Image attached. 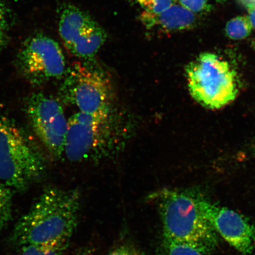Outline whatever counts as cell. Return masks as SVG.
<instances>
[{
    "mask_svg": "<svg viewBox=\"0 0 255 255\" xmlns=\"http://www.w3.org/2000/svg\"><path fill=\"white\" fill-rule=\"evenodd\" d=\"M80 201L78 190L48 188L19 220L11 241L22 247L70 239L78 224Z\"/></svg>",
    "mask_w": 255,
    "mask_h": 255,
    "instance_id": "obj_1",
    "label": "cell"
},
{
    "mask_svg": "<svg viewBox=\"0 0 255 255\" xmlns=\"http://www.w3.org/2000/svg\"><path fill=\"white\" fill-rule=\"evenodd\" d=\"M128 129L114 108L97 113L80 111L68 120L64 153L71 161L103 160L123 147Z\"/></svg>",
    "mask_w": 255,
    "mask_h": 255,
    "instance_id": "obj_2",
    "label": "cell"
},
{
    "mask_svg": "<svg viewBox=\"0 0 255 255\" xmlns=\"http://www.w3.org/2000/svg\"><path fill=\"white\" fill-rule=\"evenodd\" d=\"M198 193L193 189H164L149 199L158 206L164 238L190 244L209 254L218 245V234L201 210Z\"/></svg>",
    "mask_w": 255,
    "mask_h": 255,
    "instance_id": "obj_3",
    "label": "cell"
},
{
    "mask_svg": "<svg viewBox=\"0 0 255 255\" xmlns=\"http://www.w3.org/2000/svg\"><path fill=\"white\" fill-rule=\"evenodd\" d=\"M45 170V161L36 145L13 120L0 113V183L24 191Z\"/></svg>",
    "mask_w": 255,
    "mask_h": 255,
    "instance_id": "obj_4",
    "label": "cell"
},
{
    "mask_svg": "<svg viewBox=\"0 0 255 255\" xmlns=\"http://www.w3.org/2000/svg\"><path fill=\"white\" fill-rule=\"evenodd\" d=\"M190 94L197 103L219 109L232 103L238 94L236 73L228 62L214 54L204 53L186 68Z\"/></svg>",
    "mask_w": 255,
    "mask_h": 255,
    "instance_id": "obj_5",
    "label": "cell"
},
{
    "mask_svg": "<svg viewBox=\"0 0 255 255\" xmlns=\"http://www.w3.org/2000/svg\"><path fill=\"white\" fill-rule=\"evenodd\" d=\"M62 85L63 100L80 111L97 113L113 108V90L108 76L102 70L76 63L65 73Z\"/></svg>",
    "mask_w": 255,
    "mask_h": 255,
    "instance_id": "obj_6",
    "label": "cell"
},
{
    "mask_svg": "<svg viewBox=\"0 0 255 255\" xmlns=\"http://www.w3.org/2000/svg\"><path fill=\"white\" fill-rule=\"evenodd\" d=\"M15 62L24 78L37 87L61 78L67 71L65 56L59 44L43 33L31 35L25 40Z\"/></svg>",
    "mask_w": 255,
    "mask_h": 255,
    "instance_id": "obj_7",
    "label": "cell"
},
{
    "mask_svg": "<svg viewBox=\"0 0 255 255\" xmlns=\"http://www.w3.org/2000/svg\"><path fill=\"white\" fill-rule=\"evenodd\" d=\"M58 30L69 52L85 61L94 60L107 39L106 32L90 15L67 3L59 9Z\"/></svg>",
    "mask_w": 255,
    "mask_h": 255,
    "instance_id": "obj_8",
    "label": "cell"
},
{
    "mask_svg": "<svg viewBox=\"0 0 255 255\" xmlns=\"http://www.w3.org/2000/svg\"><path fill=\"white\" fill-rule=\"evenodd\" d=\"M26 113L32 129L47 151L54 158L61 157L68 129L61 105L46 95L35 94L28 99Z\"/></svg>",
    "mask_w": 255,
    "mask_h": 255,
    "instance_id": "obj_9",
    "label": "cell"
},
{
    "mask_svg": "<svg viewBox=\"0 0 255 255\" xmlns=\"http://www.w3.org/2000/svg\"><path fill=\"white\" fill-rule=\"evenodd\" d=\"M204 216L217 234L243 255H255V226L240 213L214 203L198 193Z\"/></svg>",
    "mask_w": 255,
    "mask_h": 255,
    "instance_id": "obj_10",
    "label": "cell"
},
{
    "mask_svg": "<svg viewBox=\"0 0 255 255\" xmlns=\"http://www.w3.org/2000/svg\"><path fill=\"white\" fill-rule=\"evenodd\" d=\"M141 20L148 30L171 33L193 27L196 17L189 9L180 5L174 4L161 14L154 15L144 12Z\"/></svg>",
    "mask_w": 255,
    "mask_h": 255,
    "instance_id": "obj_11",
    "label": "cell"
},
{
    "mask_svg": "<svg viewBox=\"0 0 255 255\" xmlns=\"http://www.w3.org/2000/svg\"><path fill=\"white\" fill-rule=\"evenodd\" d=\"M70 239H62L23 245L21 255H62L68 247Z\"/></svg>",
    "mask_w": 255,
    "mask_h": 255,
    "instance_id": "obj_12",
    "label": "cell"
},
{
    "mask_svg": "<svg viewBox=\"0 0 255 255\" xmlns=\"http://www.w3.org/2000/svg\"><path fill=\"white\" fill-rule=\"evenodd\" d=\"M158 255H209L198 248L183 242L164 238L158 251Z\"/></svg>",
    "mask_w": 255,
    "mask_h": 255,
    "instance_id": "obj_13",
    "label": "cell"
},
{
    "mask_svg": "<svg viewBox=\"0 0 255 255\" xmlns=\"http://www.w3.org/2000/svg\"><path fill=\"white\" fill-rule=\"evenodd\" d=\"M252 25L247 16H239L229 21L226 25V33L233 40H241L250 36Z\"/></svg>",
    "mask_w": 255,
    "mask_h": 255,
    "instance_id": "obj_14",
    "label": "cell"
},
{
    "mask_svg": "<svg viewBox=\"0 0 255 255\" xmlns=\"http://www.w3.org/2000/svg\"><path fill=\"white\" fill-rule=\"evenodd\" d=\"M13 191L0 183V231L11 221Z\"/></svg>",
    "mask_w": 255,
    "mask_h": 255,
    "instance_id": "obj_15",
    "label": "cell"
},
{
    "mask_svg": "<svg viewBox=\"0 0 255 255\" xmlns=\"http://www.w3.org/2000/svg\"><path fill=\"white\" fill-rule=\"evenodd\" d=\"M147 13L157 15L167 10L174 4V0H136Z\"/></svg>",
    "mask_w": 255,
    "mask_h": 255,
    "instance_id": "obj_16",
    "label": "cell"
},
{
    "mask_svg": "<svg viewBox=\"0 0 255 255\" xmlns=\"http://www.w3.org/2000/svg\"><path fill=\"white\" fill-rule=\"evenodd\" d=\"M14 24V15L4 0H0V27L9 31Z\"/></svg>",
    "mask_w": 255,
    "mask_h": 255,
    "instance_id": "obj_17",
    "label": "cell"
},
{
    "mask_svg": "<svg viewBox=\"0 0 255 255\" xmlns=\"http://www.w3.org/2000/svg\"><path fill=\"white\" fill-rule=\"evenodd\" d=\"M180 5L193 13H198L207 9V0H178Z\"/></svg>",
    "mask_w": 255,
    "mask_h": 255,
    "instance_id": "obj_18",
    "label": "cell"
},
{
    "mask_svg": "<svg viewBox=\"0 0 255 255\" xmlns=\"http://www.w3.org/2000/svg\"><path fill=\"white\" fill-rule=\"evenodd\" d=\"M107 255H145L139 249L130 245H123L115 248Z\"/></svg>",
    "mask_w": 255,
    "mask_h": 255,
    "instance_id": "obj_19",
    "label": "cell"
},
{
    "mask_svg": "<svg viewBox=\"0 0 255 255\" xmlns=\"http://www.w3.org/2000/svg\"><path fill=\"white\" fill-rule=\"evenodd\" d=\"M8 31L3 29L2 28L0 27V53L5 49L7 46L8 42Z\"/></svg>",
    "mask_w": 255,
    "mask_h": 255,
    "instance_id": "obj_20",
    "label": "cell"
},
{
    "mask_svg": "<svg viewBox=\"0 0 255 255\" xmlns=\"http://www.w3.org/2000/svg\"><path fill=\"white\" fill-rule=\"evenodd\" d=\"M249 20L250 21L252 27L255 28V6L248 8Z\"/></svg>",
    "mask_w": 255,
    "mask_h": 255,
    "instance_id": "obj_21",
    "label": "cell"
},
{
    "mask_svg": "<svg viewBox=\"0 0 255 255\" xmlns=\"http://www.w3.org/2000/svg\"><path fill=\"white\" fill-rule=\"evenodd\" d=\"M72 255H95V251L90 248H84L76 252Z\"/></svg>",
    "mask_w": 255,
    "mask_h": 255,
    "instance_id": "obj_22",
    "label": "cell"
},
{
    "mask_svg": "<svg viewBox=\"0 0 255 255\" xmlns=\"http://www.w3.org/2000/svg\"><path fill=\"white\" fill-rule=\"evenodd\" d=\"M251 152L252 154H253V155L255 157V139L251 146Z\"/></svg>",
    "mask_w": 255,
    "mask_h": 255,
    "instance_id": "obj_23",
    "label": "cell"
},
{
    "mask_svg": "<svg viewBox=\"0 0 255 255\" xmlns=\"http://www.w3.org/2000/svg\"><path fill=\"white\" fill-rule=\"evenodd\" d=\"M216 1L219 2H225L226 0H216Z\"/></svg>",
    "mask_w": 255,
    "mask_h": 255,
    "instance_id": "obj_24",
    "label": "cell"
},
{
    "mask_svg": "<svg viewBox=\"0 0 255 255\" xmlns=\"http://www.w3.org/2000/svg\"><path fill=\"white\" fill-rule=\"evenodd\" d=\"M130 1H136V0H130Z\"/></svg>",
    "mask_w": 255,
    "mask_h": 255,
    "instance_id": "obj_25",
    "label": "cell"
},
{
    "mask_svg": "<svg viewBox=\"0 0 255 255\" xmlns=\"http://www.w3.org/2000/svg\"></svg>",
    "mask_w": 255,
    "mask_h": 255,
    "instance_id": "obj_26",
    "label": "cell"
}]
</instances>
